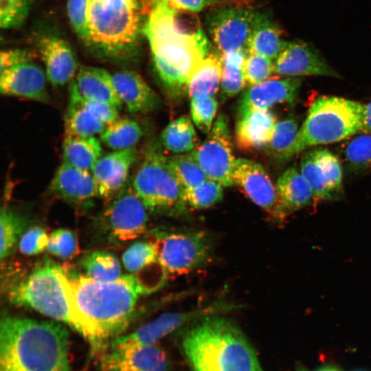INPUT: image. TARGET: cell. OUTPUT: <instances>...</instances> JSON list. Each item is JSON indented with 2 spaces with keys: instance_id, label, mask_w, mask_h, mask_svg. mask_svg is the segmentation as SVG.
I'll list each match as a JSON object with an SVG mask.
<instances>
[{
  "instance_id": "6da1fadb",
  "label": "cell",
  "mask_w": 371,
  "mask_h": 371,
  "mask_svg": "<svg viewBox=\"0 0 371 371\" xmlns=\"http://www.w3.org/2000/svg\"><path fill=\"white\" fill-rule=\"evenodd\" d=\"M61 280L73 328L95 350L104 349L126 328L139 296L145 292L133 275L104 282L87 275L71 276L63 269Z\"/></svg>"
},
{
  "instance_id": "7a4b0ae2",
  "label": "cell",
  "mask_w": 371,
  "mask_h": 371,
  "mask_svg": "<svg viewBox=\"0 0 371 371\" xmlns=\"http://www.w3.org/2000/svg\"><path fill=\"white\" fill-rule=\"evenodd\" d=\"M143 34L164 87L173 96L187 92L191 77L210 53L209 41L194 13L159 2L148 12Z\"/></svg>"
},
{
  "instance_id": "3957f363",
  "label": "cell",
  "mask_w": 371,
  "mask_h": 371,
  "mask_svg": "<svg viewBox=\"0 0 371 371\" xmlns=\"http://www.w3.org/2000/svg\"><path fill=\"white\" fill-rule=\"evenodd\" d=\"M69 333L48 321L5 315L0 323V371H72Z\"/></svg>"
},
{
  "instance_id": "277c9868",
  "label": "cell",
  "mask_w": 371,
  "mask_h": 371,
  "mask_svg": "<svg viewBox=\"0 0 371 371\" xmlns=\"http://www.w3.org/2000/svg\"><path fill=\"white\" fill-rule=\"evenodd\" d=\"M182 346L194 371H263L240 330L221 317H207L185 334Z\"/></svg>"
},
{
  "instance_id": "5b68a950",
  "label": "cell",
  "mask_w": 371,
  "mask_h": 371,
  "mask_svg": "<svg viewBox=\"0 0 371 371\" xmlns=\"http://www.w3.org/2000/svg\"><path fill=\"white\" fill-rule=\"evenodd\" d=\"M148 14L144 0H89L85 43L100 57L127 61L137 49Z\"/></svg>"
},
{
  "instance_id": "8992f818",
  "label": "cell",
  "mask_w": 371,
  "mask_h": 371,
  "mask_svg": "<svg viewBox=\"0 0 371 371\" xmlns=\"http://www.w3.org/2000/svg\"><path fill=\"white\" fill-rule=\"evenodd\" d=\"M363 104L337 96H321L310 105L291 152L332 144L361 131Z\"/></svg>"
},
{
  "instance_id": "52a82bcc",
  "label": "cell",
  "mask_w": 371,
  "mask_h": 371,
  "mask_svg": "<svg viewBox=\"0 0 371 371\" xmlns=\"http://www.w3.org/2000/svg\"><path fill=\"white\" fill-rule=\"evenodd\" d=\"M63 268L50 260L37 265L12 288L10 301L32 308L58 321L74 326V321L61 280Z\"/></svg>"
},
{
  "instance_id": "ba28073f",
  "label": "cell",
  "mask_w": 371,
  "mask_h": 371,
  "mask_svg": "<svg viewBox=\"0 0 371 371\" xmlns=\"http://www.w3.org/2000/svg\"><path fill=\"white\" fill-rule=\"evenodd\" d=\"M131 186L149 210L179 208L186 203L184 190L170 169L168 156L155 142L146 148Z\"/></svg>"
},
{
  "instance_id": "9c48e42d",
  "label": "cell",
  "mask_w": 371,
  "mask_h": 371,
  "mask_svg": "<svg viewBox=\"0 0 371 371\" xmlns=\"http://www.w3.org/2000/svg\"><path fill=\"white\" fill-rule=\"evenodd\" d=\"M243 4L219 5L205 16L210 37L221 54L247 51L260 14Z\"/></svg>"
},
{
  "instance_id": "30bf717a",
  "label": "cell",
  "mask_w": 371,
  "mask_h": 371,
  "mask_svg": "<svg viewBox=\"0 0 371 371\" xmlns=\"http://www.w3.org/2000/svg\"><path fill=\"white\" fill-rule=\"evenodd\" d=\"M151 243L159 264L175 275L188 273L200 267L210 254V243L203 232L165 233Z\"/></svg>"
},
{
  "instance_id": "8fae6325",
  "label": "cell",
  "mask_w": 371,
  "mask_h": 371,
  "mask_svg": "<svg viewBox=\"0 0 371 371\" xmlns=\"http://www.w3.org/2000/svg\"><path fill=\"white\" fill-rule=\"evenodd\" d=\"M204 142L191 152L207 179L223 187L234 185L236 159L233 153L228 120L221 114Z\"/></svg>"
},
{
  "instance_id": "7c38bea8",
  "label": "cell",
  "mask_w": 371,
  "mask_h": 371,
  "mask_svg": "<svg viewBox=\"0 0 371 371\" xmlns=\"http://www.w3.org/2000/svg\"><path fill=\"white\" fill-rule=\"evenodd\" d=\"M147 210L128 182L110 201L102 213V219L110 234L116 239L131 240L146 232Z\"/></svg>"
},
{
  "instance_id": "4fadbf2b",
  "label": "cell",
  "mask_w": 371,
  "mask_h": 371,
  "mask_svg": "<svg viewBox=\"0 0 371 371\" xmlns=\"http://www.w3.org/2000/svg\"><path fill=\"white\" fill-rule=\"evenodd\" d=\"M234 179V185L253 203L271 216L284 221L276 187L260 164L245 158L236 159Z\"/></svg>"
},
{
  "instance_id": "5bb4252c",
  "label": "cell",
  "mask_w": 371,
  "mask_h": 371,
  "mask_svg": "<svg viewBox=\"0 0 371 371\" xmlns=\"http://www.w3.org/2000/svg\"><path fill=\"white\" fill-rule=\"evenodd\" d=\"M273 74L284 77L320 76L340 78L316 48L300 40L287 42L273 60Z\"/></svg>"
},
{
  "instance_id": "9a60e30c",
  "label": "cell",
  "mask_w": 371,
  "mask_h": 371,
  "mask_svg": "<svg viewBox=\"0 0 371 371\" xmlns=\"http://www.w3.org/2000/svg\"><path fill=\"white\" fill-rule=\"evenodd\" d=\"M217 308L214 306L202 310L164 313L131 333L113 339L108 344L109 349H127L155 345L183 324L212 313Z\"/></svg>"
},
{
  "instance_id": "2e32d148",
  "label": "cell",
  "mask_w": 371,
  "mask_h": 371,
  "mask_svg": "<svg viewBox=\"0 0 371 371\" xmlns=\"http://www.w3.org/2000/svg\"><path fill=\"white\" fill-rule=\"evenodd\" d=\"M36 47L50 84L59 87L70 83L79 67L69 43L59 36L44 34L37 38Z\"/></svg>"
},
{
  "instance_id": "e0dca14e",
  "label": "cell",
  "mask_w": 371,
  "mask_h": 371,
  "mask_svg": "<svg viewBox=\"0 0 371 371\" xmlns=\"http://www.w3.org/2000/svg\"><path fill=\"white\" fill-rule=\"evenodd\" d=\"M137 156V149L133 147L113 150L100 158L91 170L99 197L111 201L126 186Z\"/></svg>"
},
{
  "instance_id": "ac0fdd59",
  "label": "cell",
  "mask_w": 371,
  "mask_h": 371,
  "mask_svg": "<svg viewBox=\"0 0 371 371\" xmlns=\"http://www.w3.org/2000/svg\"><path fill=\"white\" fill-rule=\"evenodd\" d=\"M45 71L32 61L23 63L1 71L0 92L10 97L47 102L49 95Z\"/></svg>"
},
{
  "instance_id": "d6986e66",
  "label": "cell",
  "mask_w": 371,
  "mask_h": 371,
  "mask_svg": "<svg viewBox=\"0 0 371 371\" xmlns=\"http://www.w3.org/2000/svg\"><path fill=\"white\" fill-rule=\"evenodd\" d=\"M102 371H168L164 350L156 344L135 348L109 349L101 358Z\"/></svg>"
},
{
  "instance_id": "ffe728a7",
  "label": "cell",
  "mask_w": 371,
  "mask_h": 371,
  "mask_svg": "<svg viewBox=\"0 0 371 371\" xmlns=\"http://www.w3.org/2000/svg\"><path fill=\"white\" fill-rule=\"evenodd\" d=\"M302 82L300 77H284L268 79L251 86L240 98L238 111L255 109H269L282 103L293 104Z\"/></svg>"
},
{
  "instance_id": "44dd1931",
  "label": "cell",
  "mask_w": 371,
  "mask_h": 371,
  "mask_svg": "<svg viewBox=\"0 0 371 371\" xmlns=\"http://www.w3.org/2000/svg\"><path fill=\"white\" fill-rule=\"evenodd\" d=\"M276 123V117L269 109L238 111L234 137L237 147L247 152L265 149Z\"/></svg>"
},
{
  "instance_id": "7402d4cb",
  "label": "cell",
  "mask_w": 371,
  "mask_h": 371,
  "mask_svg": "<svg viewBox=\"0 0 371 371\" xmlns=\"http://www.w3.org/2000/svg\"><path fill=\"white\" fill-rule=\"evenodd\" d=\"M54 196L74 204L89 203L98 196V187L90 171L62 162L49 184Z\"/></svg>"
},
{
  "instance_id": "603a6c76",
  "label": "cell",
  "mask_w": 371,
  "mask_h": 371,
  "mask_svg": "<svg viewBox=\"0 0 371 371\" xmlns=\"http://www.w3.org/2000/svg\"><path fill=\"white\" fill-rule=\"evenodd\" d=\"M118 95L131 113H148L157 110L161 101L157 93L137 72L118 71L112 74Z\"/></svg>"
},
{
  "instance_id": "cb8c5ba5",
  "label": "cell",
  "mask_w": 371,
  "mask_h": 371,
  "mask_svg": "<svg viewBox=\"0 0 371 371\" xmlns=\"http://www.w3.org/2000/svg\"><path fill=\"white\" fill-rule=\"evenodd\" d=\"M72 82L78 93L85 98L110 104L119 109L123 105L112 74L102 68L82 66Z\"/></svg>"
},
{
  "instance_id": "d4e9b609",
  "label": "cell",
  "mask_w": 371,
  "mask_h": 371,
  "mask_svg": "<svg viewBox=\"0 0 371 371\" xmlns=\"http://www.w3.org/2000/svg\"><path fill=\"white\" fill-rule=\"evenodd\" d=\"M276 189L284 219L287 214L308 205L314 200L310 184L295 167L289 168L282 174Z\"/></svg>"
},
{
  "instance_id": "484cf974",
  "label": "cell",
  "mask_w": 371,
  "mask_h": 371,
  "mask_svg": "<svg viewBox=\"0 0 371 371\" xmlns=\"http://www.w3.org/2000/svg\"><path fill=\"white\" fill-rule=\"evenodd\" d=\"M221 54L210 52L191 77L187 93L191 99L213 97L221 86Z\"/></svg>"
},
{
  "instance_id": "4316f807",
  "label": "cell",
  "mask_w": 371,
  "mask_h": 371,
  "mask_svg": "<svg viewBox=\"0 0 371 371\" xmlns=\"http://www.w3.org/2000/svg\"><path fill=\"white\" fill-rule=\"evenodd\" d=\"M101 141L95 137L65 136L63 142V162L91 172L102 156Z\"/></svg>"
},
{
  "instance_id": "83f0119b",
  "label": "cell",
  "mask_w": 371,
  "mask_h": 371,
  "mask_svg": "<svg viewBox=\"0 0 371 371\" xmlns=\"http://www.w3.org/2000/svg\"><path fill=\"white\" fill-rule=\"evenodd\" d=\"M280 28L265 14L260 13L249 41L248 53L275 60L287 44Z\"/></svg>"
},
{
  "instance_id": "f1b7e54d",
  "label": "cell",
  "mask_w": 371,
  "mask_h": 371,
  "mask_svg": "<svg viewBox=\"0 0 371 371\" xmlns=\"http://www.w3.org/2000/svg\"><path fill=\"white\" fill-rule=\"evenodd\" d=\"M198 141L194 125L187 117L170 122L160 135L162 147L175 154L192 152L198 146Z\"/></svg>"
},
{
  "instance_id": "f546056e",
  "label": "cell",
  "mask_w": 371,
  "mask_h": 371,
  "mask_svg": "<svg viewBox=\"0 0 371 371\" xmlns=\"http://www.w3.org/2000/svg\"><path fill=\"white\" fill-rule=\"evenodd\" d=\"M144 135L142 126L130 117H122L106 126L100 141L112 150L135 147Z\"/></svg>"
},
{
  "instance_id": "4dcf8cb0",
  "label": "cell",
  "mask_w": 371,
  "mask_h": 371,
  "mask_svg": "<svg viewBox=\"0 0 371 371\" xmlns=\"http://www.w3.org/2000/svg\"><path fill=\"white\" fill-rule=\"evenodd\" d=\"M247 51L221 54L223 63L221 87L225 98H232L246 86L245 65Z\"/></svg>"
},
{
  "instance_id": "1f68e13d",
  "label": "cell",
  "mask_w": 371,
  "mask_h": 371,
  "mask_svg": "<svg viewBox=\"0 0 371 371\" xmlns=\"http://www.w3.org/2000/svg\"><path fill=\"white\" fill-rule=\"evenodd\" d=\"M65 136L95 137L106 125L83 108L69 102L64 119Z\"/></svg>"
},
{
  "instance_id": "d6a6232c",
  "label": "cell",
  "mask_w": 371,
  "mask_h": 371,
  "mask_svg": "<svg viewBox=\"0 0 371 371\" xmlns=\"http://www.w3.org/2000/svg\"><path fill=\"white\" fill-rule=\"evenodd\" d=\"M299 129L297 121L293 117L277 122L272 137L265 148L267 154L280 161L291 158V149Z\"/></svg>"
},
{
  "instance_id": "836d02e7",
  "label": "cell",
  "mask_w": 371,
  "mask_h": 371,
  "mask_svg": "<svg viewBox=\"0 0 371 371\" xmlns=\"http://www.w3.org/2000/svg\"><path fill=\"white\" fill-rule=\"evenodd\" d=\"M168 163L184 190L194 188L207 179L191 152L169 156Z\"/></svg>"
},
{
  "instance_id": "e575fe53",
  "label": "cell",
  "mask_w": 371,
  "mask_h": 371,
  "mask_svg": "<svg viewBox=\"0 0 371 371\" xmlns=\"http://www.w3.org/2000/svg\"><path fill=\"white\" fill-rule=\"evenodd\" d=\"M86 275L100 281H113L121 276L118 260L111 254L95 251L87 254L82 261Z\"/></svg>"
},
{
  "instance_id": "d590c367",
  "label": "cell",
  "mask_w": 371,
  "mask_h": 371,
  "mask_svg": "<svg viewBox=\"0 0 371 371\" xmlns=\"http://www.w3.org/2000/svg\"><path fill=\"white\" fill-rule=\"evenodd\" d=\"M1 260L7 258L14 249L22 236L25 223L23 218L11 209L2 207L0 214Z\"/></svg>"
},
{
  "instance_id": "8d00e7d4",
  "label": "cell",
  "mask_w": 371,
  "mask_h": 371,
  "mask_svg": "<svg viewBox=\"0 0 371 371\" xmlns=\"http://www.w3.org/2000/svg\"><path fill=\"white\" fill-rule=\"evenodd\" d=\"M300 170L313 190L314 200L326 201L336 197L312 150L306 151L302 155Z\"/></svg>"
},
{
  "instance_id": "74e56055",
  "label": "cell",
  "mask_w": 371,
  "mask_h": 371,
  "mask_svg": "<svg viewBox=\"0 0 371 371\" xmlns=\"http://www.w3.org/2000/svg\"><path fill=\"white\" fill-rule=\"evenodd\" d=\"M223 187L220 183L207 179L200 185L184 190V201L194 209L210 207L222 200Z\"/></svg>"
},
{
  "instance_id": "f35d334b",
  "label": "cell",
  "mask_w": 371,
  "mask_h": 371,
  "mask_svg": "<svg viewBox=\"0 0 371 371\" xmlns=\"http://www.w3.org/2000/svg\"><path fill=\"white\" fill-rule=\"evenodd\" d=\"M69 102L83 108L106 126L120 118V109L117 107L106 102L83 97L78 93L72 81L69 83Z\"/></svg>"
},
{
  "instance_id": "ab89813d",
  "label": "cell",
  "mask_w": 371,
  "mask_h": 371,
  "mask_svg": "<svg viewBox=\"0 0 371 371\" xmlns=\"http://www.w3.org/2000/svg\"><path fill=\"white\" fill-rule=\"evenodd\" d=\"M347 163L354 169H371V133H364L350 140L344 147Z\"/></svg>"
},
{
  "instance_id": "60d3db41",
  "label": "cell",
  "mask_w": 371,
  "mask_h": 371,
  "mask_svg": "<svg viewBox=\"0 0 371 371\" xmlns=\"http://www.w3.org/2000/svg\"><path fill=\"white\" fill-rule=\"evenodd\" d=\"M156 261V251L151 242L135 243L122 256L124 266L130 272H137Z\"/></svg>"
},
{
  "instance_id": "b9f144b4",
  "label": "cell",
  "mask_w": 371,
  "mask_h": 371,
  "mask_svg": "<svg viewBox=\"0 0 371 371\" xmlns=\"http://www.w3.org/2000/svg\"><path fill=\"white\" fill-rule=\"evenodd\" d=\"M312 152L333 194L337 196L340 194L342 187V169L339 159L327 149L315 148Z\"/></svg>"
},
{
  "instance_id": "7bdbcfd3",
  "label": "cell",
  "mask_w": 371,
  "mask_h": 371,
  "mask_svg": "<svg viewBox=\"0 0 371 371\" xmlns=\"http://www.w3.org/2000/svg\"><path fill=\"white\" fill-rule=\"evenodd\" d=\"M218 109V102L213 97L191 99L190 114L194 125L205 134H208L214 124Z\"/></svg>"
},
{
  "instance_id": "ee69618b",
  "label": "cell",
  "mask_w": 371,
  "mask_h": 371,
  "mask_svg": "<svg viewBox=\"0 0 371 371\" xmlns=\"http://www.w3.org/2000/svg\"><path fill=\"white\" fill-rule=\"evenodd\" d=\"M47 249L56 257L69 259L78 254V242L71 231L58 229L50 234Z\"/></svg>"
},
{
  "instance_id": "f6af8a7d",
  "label": "cell",
  "mask_w": 371,
  "mask_h": 371,
  "mask_svg": "<svg viewBox=\"0 0 371 371\" xmlns=\"http://www.w3.org/2000/svg\"><path fill=\"white\" fill-rule=\"evenodd\" d=\"M33 0H0V26L17 27L25 20Z\"/></svg>"
},
{
  "instance_id": "bcb514c9",
  "label": "cell",
  "mask_w": 371,
  "mask_h": 371,
  "mask_svg": "<svg viewBox=\"0 0 371 371\" xmlns=\"http://www.w3.org/2000/svg\"><path fill=\"white\" fill-rule=\"evenodd\" d=\"M247 84L253 86L264 82L273 74V60L254 53H248L245 65Z\"/></svg>"
},
{
  "instance_id": "7dc6e473",
  "label": "cell",
  "mask_w": 371,
  "mask_h": 371,
  "mask_svg": "<svg viewBox=\"0 0 371 371\" xmlns=\"http://www.w3.org/2000/svg\"><path fill=\"white\" fill-rule=\"evenodd\" d=\"M89 0H67V12L69 22L78 37L87 38V10Z\"/></svg>"
},
{
  "instance_id": "c3c4849f",
  "label": "cell",
  "mask_w": 371,
  "mask_h": 371,
  "mask_svg": "<svg viewBox=\"0 0 371 371\" xmlns=\"http://www.w3.org/2000/svg\"><path fill=\"white\" fill-rule=\"evenodd\" d=\"M49 236L41 227H34L25 232L19 241L20 251L27 256L43 252L47 249Z\"/></svg>"
},
{
  "instance_id": "681fc988",
  "label": "cell",
  "mask_w": 371,
  "mask_h": 371,
  "mask_svg": "<svg viewBox=\"0 0 371 371\" xmlns=\"http://www.w3.org/2000/svg\"><path fill=\"white\" fill-rule=\"evenodd\" d=\"M243 1L244 0H152V7L159 2H165L177 9L195 13L205 10L210 6H219L227 4H243Z\"/></svg>"
},
{
  "instance_id": "f907efd6",
  "label": "cell",
  "mask_w": 371,
  "mask_h": 371,
  "mask_svg": "<svg viewBox=\"0 0 371 371\" xmlns=\"http://www.w3.org/2000/svg\"><path fill=\"white\" fill-rule=\"evenodd\" d=\"M32 54L21 49L3 50L0 54V71L19 64L32 61Z\"/></svg>"
},
{
  "instance_id": "816d5d0a",
  "label": "cell",
  "mask_w": 371,
  "mask_h": 371,
  "mask_svg": "<svg viewBox=\"0 0 371 371\" xmlns=\"http://www.w3.org/2000/svg\"><path fill=\"white\" fill-rule=\"evenodd\" d=\"M361 131L371 133V101L363 104Z\"/></svg>"
},
{
  "instance_id": "f5cc1de1",
  "label": "cell",
  "mask_w": 371,
  "mask_h": 371,
  "mask_svg": "<svg viewBox=\"0 0 371 371\" xmlns=\"http://www.w3.org/2000/svg\"><path fill=\"white\" fill-rule=\"evenodd\" d=\"M319 371H339V370H337L335 368H333V367H331V366H327V367H324V368L319 370Z\"/></svg>"
},
{
  "instance_id": "db71d44e",
  "label": "cell",
  "mask_w": 371,
  "mask_h": 371,
  "mask_svg": "<svg viewBox=\"0 0 371 371\" xmlns=\"http://www.w3.org/2000/svg\"><path fill=\"white\" fill-rule=\"evenodd\" d=\"M300 371H306V370H300Z\"/></svg>"
}]
</instances>
